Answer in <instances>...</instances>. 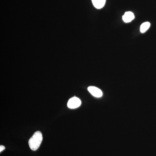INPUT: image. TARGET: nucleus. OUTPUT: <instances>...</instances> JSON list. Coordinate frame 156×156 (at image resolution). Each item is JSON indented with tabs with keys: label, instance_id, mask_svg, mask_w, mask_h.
Returning a JSON list of instances; mask_svg holds the SVG:
<instances>
[{
	"label": "nucleus",
	"instance_id": "1",
	"mask_svg": "<svg viewBox=\"0 0 156 156\" xmlns=\"http://www.w3.org/2000/svg\"><path fill=\"white\" fill-rule=\"evenodd\" d=\"M43 140V135L40 131L35 132L29 140V145L32 151H36L40 147Z\"/></svg>",
	"mask_w": 156,
	"mask_h": 156
},
{
	"label": "nucleus",
	"instance_id": "2",
	"mask_svg": "<svg viewBox=\"0 0 156 156\" xmlns=\"http://www.w3.org/2000/svg\"><path fill=\"white\" fill-rule=\"evenodd\" d=\"M81 101L76 97H73L70 98L68 101L67 106L69 108L75 109L80 106Z\"/></svg>",
	"mask_w": 156,
	"mask_h": 156
},
{
	"label": "nucleus",
	"instance_id": "3",
	"mask_svg": "<svg viewBox=\"0 0 156 156\" xmlns=\"http://www.w3.org/2000/svg\"><path fill=\"white\" fill-rule=\"evenodd\" d=\"M88 91L93 96L100 98L103 95L102 91L100 89L95 87H89L88 88Z\"/></svg>",
	"mask_w": 156,
	"mask_h": 156
},
{
	"label": "nucleus",
	"instance_id": "4",
	"mask_svg": "<svg viewBox=\"0 0 156 156\" xmlns=\"http://www.w3.org/2000/svg\"><path fill=\"white\" fill-rule=\"evenodd\" d=\"M134 14L131 11L126 12L122 17L123 21L126 23L131 22L133 19H134Z\"/></svg>",
	"mask_w": 156,
	"mask_h": 156
},
{
	"label": "nucleus",
	"instance_id": "5",
	"mask_svg": "<svg viewBox=\"0 0 156 156\" xmlns=\"http://www.w3.org/2000/svg\"><path fill=\"white\" fill-rule=\"evenodd\" d=\"M93 5L97 9H101L105 4L106 0H92Z\"/></svg>",
	"mask_w": 156,
	"mask_h": 156
},
{
	"label": "nucleus",
	"instance_id": "6",
	"mask_svg": "<svg viewBox=\"0 0 156 156\" xmlns=\"http://www.w3.org/2000/svg\"><path fill=\"white\" fill-rule=\"evenodd\" d=\"M151 24L149 22H146L143 23L140 26V31L142 33H144L149 28Z\"/></svg>",
	"mask_w": 156,
	"mask_h": 156
},
{
	"label": "nucleus",
	"instance_id": "7",
	"mask_svg": "<svg viewBox=\"0 0 156 156\" xmlns=\"http://www.w3.org/2000/svg\"><path fill=\"white\" fill-rule=\"evenodd\" d=\"M5 149V146L3 145H1V146H0V152H2Z\"/></svg>",
	"mask_w": 156,
	"mask_h": 156
}]
</instances>
